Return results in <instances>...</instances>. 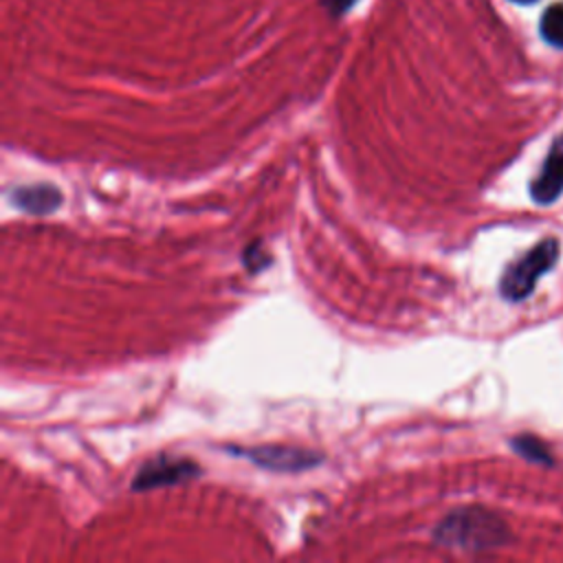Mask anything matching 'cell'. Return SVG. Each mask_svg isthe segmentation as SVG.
Segmentation results:
<instances>
[{
	"label": "cell",
	"instance_id": "8fae6325",
	"mask_svg": "<svg viewBox=\"0 0 563 563\" xmlns=\"http://www.w3.org/2000/svg\"><path fill=\"white\" fill-rule=\"evenodd\" d=\"M512 2H517V4H532V2H537V0H512Z\"/></svg>",
	"mask_w": 563,
	"mask_h": 563
},
{
	"label": "cell",
	"instance_id": "5b68a950",
	"mask_svg": "<svg viewBox=\"0 0 563 563\" xmlns=\"http://www.w3.org/2000/svg\"><path fill=\"white\" fill-rule=\"evenodd\" d=\"M561 194H563V134H559L552 141L537 176L530 183V196L537 205H552L554 200H559Z\"/></svg>",
	"mask_w": 563,
	"mask_h": 563
},
{
	"label": "cell",
	"instance_id": "30bf717a",
	"mask_svg": "<svg viewBox=\"0 0 563 563\" xmlns=\"http://www.w3.org/2000/svg\"><path fill=\"white\" fill-rule=\"evenodd\" d=\"M321 4L328 9L330 15H343L356 4V0H321Z\"/></svg>",
	"mask_w": 563,
	"mask_h": 563
},
{
	"label": "cell",
	"instance_id": "277c9868",
	"mask_svg": "<svg viewBox=\"0 0 563 563\" xmlns=\"http://www.w3.org/2000/svg\"><path fill=\"white\" fill-rule=\"evenodd\" d=\"M202 468L196 460L189 457H172V455H156L147 460L136 475L132 477L130 488L136 493L154 490V488H167L174 484L189 482L194 477H200Z\"/></svg>",
	"mask_w": 563,
	"mask_h": 563
},
{
	"label": "cell",
	"instance_id": "8992f818",
	"mask_svg": "<svg viewBox=\"0 0 563 563\" xmlns=\"http://www.w3.org/2000/svg\"><path fill=\"white\" fill-rule=\"evenodd\" d=\"M11 202L31 216H48L55 213L64 205V194L53 183H31L20 185L11 191Z\"/></svg>",
	"mask_w": 563,
	"mask_h": 563
},
{
	"label": "cell",
	"instance_id": "9c48e42d",
	"mask_svg": "<svg viewBox=\"0 0 563 563\" xmlns=\"http://www.w3.org/2000/svg\"><path fill=\"white\" fill-rule=\"evenodd\" d=\"M271 262H273V255L268 253V249L260 240H253L242 251V264L249 273H257V271L266 268Z\"/></svg>",
	"mask_w": 563,
	"mask_h": 563
},
{
	"label": "cell",
	"instance_id": "7a4b0ae2",
	"mask_svg": "<svg viewBox=\"0 0 563 563\" xmlns=\"http://www.w3.org/2000/svg\"><path fill=\"white\" fill-rule=\"evenodd\" d=\"M561 246L556 238H543L523 255L512 260L499 277V295L506 301H523L532 295L537 282L550 273L559 260Z\"/></svg>",
	"mask_w": 563,
	"mask_h": 563
},
{
	"label": "cell",
	"instance_id": "6da1fadb",
	"mask_svg": "<svg viewBox=\"0 0 563 563\" xmlns=\"http://www.w3.org/2000/svg\"><path fill=\"white\" fill-rule=\"evenodd\" d=\"M510 539L508 523L497 512L482 506L455 508L433 528L435 543L471 552L501 548Z\"/></svg>",
	"mask_w": 563,
	"mask_h": 563
},
{
	"label": "cell",
	"instance_id": "3957f363",
	"mask_svg": "<svg viewBox=\"0 0 563 563\" xmlns=\"http://www.w3.org/2000/svg\"><path fill=\"white\" fill-rule=\"evenodd\" d=\"M227 451L244 455L260 468L273 473H301L317 466L323 460V453L297 446V444H257V446H227Z\"/></svg>",
	"mask_w": 563,
	"mask_h": 563
},
{
	"label": "cell",
	"instance_id": "52a82bcc",
	"mask_svg": "<svg viewBox=\"0 0 563 563\" xmlns=\"http://www.w3.org/2000/svg\"><path fill=\"white\" fill-rule=\"evenodd\" d=\"M539 31L548 44L563 48V4H552L543 11Z\"/></svg>",
	"mask_w": 563,
	"mask_h": 563
},
{
	"label": "cell",
	"instance_id": "ba28073f",
	"mask_svg": "<svg viewBox=\"0 0 563 563\" xmlns=\"http://www.w3.org/2000/svg\"><path fill=\"white\" fill-rule=\"evenodd\" d=\"M510 446L521 455L526 457L528 462H537V464H552V455L545 446L543 440L534 438V435H515L510 440Z\"/></svg>",
	"mask_w": 563,
	"mask_h": 563
}]
</instances>
